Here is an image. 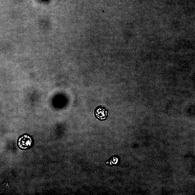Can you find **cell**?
<instances>
[{
	"mask_svg": "<svg viewBox=\"0 0 195 195\" xmlns=\"http://www.w3.org/2000/svg\"><path fill=\"white\" fill-rule=\"evenodd\" d=\"M32 144V140L28 135H24L20 137L18 141V145L19 148L21 149H28L31 147Z\"/></svg>",
	"mask_w": 195,
	"mask_h": 195,
	"instance_id": "cell-1",
	"label": "cell"
},
{
	"mask_svg": "<svg viewBox=\"0 0 195 195\" xmlns=\"http://www.w3.org/2000/svg\"><path fill=\"white\" fill-rule=\"evenodd\" d=\"M94 114L97 118L102 121L107 119L108 112L107 110L104 107L99 106L95 110Z\"/></svg>",
	"mask_w": 195,
	"mask_h": 195,
	"instance_id": "cell-2",
	"label": "cell"
}]
</instances>
